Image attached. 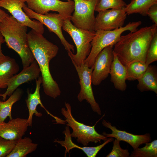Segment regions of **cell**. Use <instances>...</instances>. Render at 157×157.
I'll list each match as a JSON object with an SVG mask.
<instances>
[{
  "label": "cell",
  "instance_id": "cell-1",
  "mask_svg": "<svg viewBox=\"0 0 157 157\" xmlns=\"http://www.w3.org/2000/svg\"><path fill=\"white\" fill-rule=\"evenodd\" d=\"M42 35L32 29L27 33L28 42L40 69L44 91L47 96L55 99L61 92L51 74L49 63L58 54L59 48Z\"/></svg>",
  "mask_w": 157,
  "mask_h": 157
},
{
  "label": "cell",
  "instance_id": "cell-2",
  "mask_svg": "<svg viewBox=\"0 0 157 157\" xmlns=\"http://www.w3.org/2000/svg\"><path fill=\"white\" fill-rule=\"evenodd\" d=\"M156 32L157 25L154 24L121 35L114 45L113 51L121 63L126 66L135 61L145 63L147 50Z\"/></svg>",
  "mask_w": 157,
  "mask_h": 157
},
{
  "label": "cell",
  "instance_id": "cell-3",
  "mask_svg": "<svg viewBox=\"0 0 157 157\" xmlns=\"http://www.w3.org/2000/svg\"><path fill=\"white\" fill-rule=\"evenodd\" d=\"M27 27L23 25L11 15L0 22V32L8 47L19 55L23 68L29 66L35 58L27 40Z\"/></svg>",
  "mask_w": 157,
  "mask_h": 157
},
{
  "label": "cell",
  "instance_id": "cell-4",
  "mask_svg": "<svg viewBox=\"0 0 157 157\" xmlns=\"http://www.w3.org/2000/svg\"><path fill=\"white\" fill-rule=\"evenodd\" d=\"M141 24L142 22L140 21L130 22L125 26L115 29L110 31L99 30L95 31V35L91 42L90 52L84 63L89 67L93 68L95 58L101 50L108 46H114L123 32L127 31L130 32L135 31Z\"/></svg>",
  "mask_w": 157,
  "mask_h": 157
},
{
  "label": "cell",
  "instance_id": "cell-5",
  "mask_svg": "<svg viewBox=\"0 0 157 157\" xmlns=\"http://www.w3.org/2000/svg\"><path fill=\"white\" fill-rule=\"evenodd\" d=\"M62 28L72 38L76 48V54L72 52H68V55L73 64L80 66L84 63L90 52L92 47L91 42L95 35V31L76 27L71 23L70 18L65 19Z\"/></svg>",
  "mask_w": 157,
  "mask_h": 157
},
{
  "label": "cell",
  "instance_id": "cell-6",
  "mask_svg": "<svg viewBox=\"0 0 157 157\" xmlns=\"http://www.w3.org/2000/svg\"><path fill=\"white\" fill-rule=\"evenodd\" d=\"M65 108L61 109V113L65 118L67 126L71 127L72 132L71 133L72 138L76 139L78 143L87 146L90 142L101 143V140L106 141L108 138L103 134H100L96 130L93 126L86 125L77 121L73 116L71 111V106L69 104L65 102Z\"/></svg>",
  "mask_w": 157,
  "mask_h": 157
},
{
  "label": "cell",
  "instance_id": "cell-7",
  "mask_svg": "<svg viewBox=\"0 0 157 157\" xmlns=\"http://www.w3.org/2000/svg\"><path fill=\"white\" fill-rule=\"evenodd\" d=\"M73 0L74 12L70 17L73 25L79 28L94 31L95 22L94 12L99 0Z\"/></svg>",
  "mask_w": 157,
  "mask_h": 157
},
{
  "label": "cell",
  "instance_id": "cell-8",
  "mask_svg": "<svg viewBox=\"0 0 157 157\" xmlns=\"http://www.w3.org/2000/svg\"><path fill=\"white\" fill-rule=\"evenodd\" d=\"M23 8L29 18L38 20L45 25L50 32L56 34L67 52L74 53V46L67 41L62 33V26L65 19L64 17L59 13H48L44 15L39 14L28 8L26 5Z\"/></svg>",
  "mask_w": 157,
  "mask_h": 157
},
{
  "label": "cell",
  "instance_id": "cell-9",
  "mask_svg": "<svg viewBox=\"0 0 157 157\" xmlns=\"http://www.w3.org/2000/svg\"><path fill=\"white\" fill-rule=\"evenodd\" d=\"M77 73L79 79L80 90L77 98L81 102L85 100L90 105L93 111L99 115L101 111L99 104L94 98L92 86V76L93 68H89L83 63L78 66L73 63Z\"/></svg>",
  "mask_w": 157,
  "mask_h": 157
},
{
  "label": "cell",
  "instance_id": "cell-10",
  "mask_svg": "<svg viewBox=\"0 0 157 157\" xmlns=\"http://www.w3.org/2000/svg\"><path fill=\"white\" fill-rule=\"evenodd\" d=\"M27 6L35 12L44 15L51 11L58 12L65 19L70 18L74 9V2L71 0H25Z\"/></svg>",
  "mask_w": 157,
  "mask_h": 157
},
{
  "label": "cell",
  "instance_id": "cell-11",
  "mask_svg": "<svg viewBox=\"0 0 157 157\" xmlns=\"http://www.w3.org/2000/svg\"><path fill=\"white\" fill-rule=\"evenodd\" d=\"M25 0H0V7L3 8L23 25L31 28L37 32L43 35L44 25L38 21L32 20L26 15L23 7L26 4Z\"/></svg>",
  "mask_w": 157,
  "mask_h": 157
},
{
  "label": "cell",
  "instance_id": "cell-12",
  "mask_svg": "<svg viewBox=\"0 0 157 157\" xmlns=\"http://www.w3.org/2000/svg\"><path fill=\"white\" fill-rule=\"evenodd\" d=\"M125 8L111 9L98 12L95 17L94 30H112L123 26L127 15Z\"/></svg>",
  "mask_w": 157,
  "mask_h": 157
},
{
  "label": "cell",
  "instance_id": "cell-13",
  "mask_svg": "<svg viewBox=\"0 0 157 157\" xmlns=\"http://www.w3.org/2000/svg\"><path fill=\"white\" fill-rule=\"evenodd\" d=\"M113 46L104 48L97 56L92 73V83L95 86L101 84L110 74L114 57Z\"/></svg>",
  "mask_w": 157,
  "mask_h": 157
},
{
  "label": "cell",
  "instance_id": "cell-14",
  "mask_svg": "<svg viewBox=\"0 0 157 157\" xmlns=\"http://www.w3.org/2000/svg\"><path fill=\"white\" fill-rule=\"evenodd\" d=\"M40 73L38 65L35 60L29 66L23 68L19 74H15L9 80L6 91L0 94L3 100L5 101L7 96H10L21 84L36 79L39 77Z\"/></svg>",
  "mask_w": 157,
  "mask_h": 157
},
{
  "label": "cell",
  "instance_id": "cell-15",
  "mask_svg": "<svg viewBox=\"0 0 157 157\" xmlns=\"http://www.w3.org/2000/svg\"><path fill=\"white\" fill-rule=\"evenodd\" d=\"M102 124L104 126L109 129L112 131L111 133L109 134L104 132L102 133L103 135L107 138H114L120 141L125 142L131 145L133 149L151 141V135L149 133L141 135L133 134L125 131L118 129L115 126H113L111 123L105 119L102 120Z\"/></svg>",
  "mask_w": 157,
  "mask_h": 157
},
{
  "label": "cell",
  "instance_id": "cell-16",
  "mask_svg": "<svg viewBox=\"0 0 157 157\" xmlns=\"http://www.w3.org/2000/svg\"><path fill=\"white\" fill-rule=\"evenodd\" d=\"M29 126L27 119L13 118L7 123L0 124V137L17 141L25 135Z\"/></svg>",
  "mask_w": 157,
  "mask_h": 157
},
{
  "label": "cell",
  "instance_id": "cell-17",
  "mask_svg": "<svg viewBox=\"0 0 157 157\" xmlns=\"http://www.w3.org/2000/svg\"><path fill=\"white\" fill-rule=\"evenodd\" d=\"M42 83V77L39 76L38 79L36 80V88L34 92L32 93H30L29 91H27V97L26 100V102L29 113L27 122L29 126H32L33 117L34 115L38 117H41L42 115L41 113L38 112L37 110V107L39 105H40V106L45 110L48 114L55 119L54 122H56V124L60 123L62 120L61 118L54 116L50 113L42 104L40 94V86Z\"/></svg>",
  "mask_w": 157,
  "mask_h": 157
},
{
  "label": "cell",
  "instance_id": "cell-18",
  "mask_svg": "<svg viewBox=\"0 0 157 157\" xmlns=\"http://www.w3.org/2000/svg\"><path fill=\"white\" fill-rule=\"evenodd\" d=\"M63 133L65 135L64 140L62 141L58 139H55L53 140V142L58 143L61 146L65 147V157L66 156L67 153L69 154V151L71 150L76 148L82 150L88 157H95L101 149L108 143L113 141L114 140L113 138L109 137L102 144L97 146L81 147L76 145L72 141L69 126H67Z\"/></svg>",
  "mask_w": 157,
  "mask_h": 157
},
{
  "label": "cell",
  "instance_id": "cell-19",
  "mask_svg": "<svg viewBox=\"0 0 157 157\" xmlns=\"http://www.w3.org/2000/svg\"><path fill=\"white\" fill-rule=\"evenodd\" d=\"M126 66L121 63L114 51L113 59L110 74V81L113 84L115 89L122 91L126 90Z\"/></svg>",
  "mask_w": 157,
  "mask_h": 157
},
{
  "label": "cell",
  "instance_id": "cell-20",
  "mask_svg": "<svg viewBox=\"0 0 157 157\" xmlns=\"http://www.w3.org/2000/svg\"><path fill=\"white\" fill-rule=\"evenodd\" d=\"M19 67L15 60L3 53L0 56V88H5L9 80L16 74Z\"/></svg>",
  "mask_w": 157,
  "mask_h": 157
},
{
  "label": "cell",
  "instance_id": "cell-21",
  "mask_svg": "<svg viewBox=\"0 0 157 157\" xmlns=\"http://www.w3.org/2000/svg\"><path fill=\"white\" fill-rule=\"evenodd\" d=\"M137 88L141 92L151 91L157 94L156 66L149 65L143 75L138 79Z\"/></svg>",
  "mask_w": 157,
  "mask_h": 157
},
{
  "label": "cell",
  "instance_id": "cell-22",
  "mask_svg": "<svg viewBox=\"0 0 157 157\" xmlns=\"http://www.w3.org/2000/svg\"><path fill=\"white\" fill-rule=\"evenodd\" d=\"M38 144L33 142L29 137L22 138L18 140L12 151L7 157H25L35 151Z\"/></svg>",
  "mask_w": 157,
  "mask_h": 157
},
{
  "label": "cell",
  "instance_id": "cell-23",
  "mask_svg": "<svg viewBox=\"0 0 157 157\" xmlns=\"http://www.w3.org/2000/svg\"><path fill=\"white\" fill-rule=\"evenodd\" d=\"M23 94L22 90L17 89L6 101H0V124L4 122L8 117L10 119H13L11 110L13 105L20 99Z\"/></svg>",
  "mask_w": 157,
  "mask_h": 157
},
{
  "label": "cell",
  "instance_id": "cell-24",
  "mask_svg": "<svg viewBox=\"0 0 157 157\" xmlns=\"http://www.w3.org/2000/svg\"><path fill=\"white\" fill-rule=\"evenodd\" d=\"M157 4V0H132L125 7L127 15L138 13L145 16L149 8Z\"/></svg>",
  "mask_w": 157,
  "mask_h": 157
},
{
  "label": "cell",
  "instance_id": "cell-25",
  "mask_svg": "<svg viewBox=\"0 0 157 157\" xmlns=\"http://www.w3.org/2000/svg\"><path fill=\"white\" fill-rule=\"evenodd\" d=\"M148 65L145 63L135 61L127 66L126 80L134 81L139 78L146 71Z\"/></svg>",
  "mask_w": 157,
  "mask_h": 157
},
{
  "label": "cell",
  "instance_id": "cell-26",
  "mask_svg": "<svg viewBox=\"0 0 157 157\" xmlns=\"http://www.w3.org/2000/svg\"><path fill=\"white\" fill-rule=\"evenodd\" d=\"M141 148L139 147L133 150L130 157H157V140L145 144Z\"/></svg>",
  "mask_w": 157,
  "mask_h": 157
},
{
  "label": "cell",
  "instance_id": "cell-27",
  "mask_svg": "<svg viewBox=\"0 0 157 157\" xmlns=\"http://www.w3.org/2000/svg\"><path fill=\"white\" fill-rule=\"evenodd\" d=\"M126 5L123 0H99L95 11L99 12L110 9H120L125 8Z\"/></svg>",
  "mask_w": 157,
  "mask_h": 157
},
{
  "label": "cell",
  "instance_id": "cell-28",
  "mask_svg": "<svg viewBox=\"0 0 157 157\" xmlns=\"http://www.w3.org/2000/svg\"><path fill=\"white\" fill-rule=\"evenodd\" d=\"M157 60V32L155 34L147 51L145 63L147 65Z\"/></svg>",
  "mask_w": 157,
  "mask_h": 157
},
{
  "label": "cell",
  "instance_id": "cell-29",
  "mask_svg": "<svg viewBox=\"0 0 157 157\" xmlns=\"http://www.w3.org/2000/svg\"><path fill=\"white\" fill-rule=\"evenodd\" d=\"M120 141L115 139L113 142L111 151L106 157H129L130 153L128 149H122L120 146Z\"/></svg>",
  "mask_w": 157,
  "mask_h": 157
},
{
  "label": "cell",
  "instance_id": "cell-30",
  "mask_svg": "<svg viewBox=\"0 0 157 157\" xmlns=\"http://www.w3.org/2000/svg\"><path fill=\"white\" fill-rule=\"evenodd\" d=\"M16 142L0 137V157H7L13 149Z\"/></svg>",
  "mask_w": 157,
  "mask_h": 157
},
{
  "label": "cell",
  "instance_id": "cell-31",
  "mask_svg": "<svg viewBox=\"0 0 157 157\" xmlns=\"http://www.w3.org/2000/svg\"><path fill=\"white\" fill-rule=\"evenodd\" d=\"M150 19L154 24L157 25V4L151 6L148 10L147 13Z\"/></svg>",
  "mask_w": 157,
  "mask_h": 157
},
{
  "label": "cell",
  "instance_id": "cell-32",
  "mask_svg": "<svg viewBox=\"0 0 157 157\" xmlns=\"http://www.w3.org/2000/svg\"><path fill=\"white\" fill-rule=\"evenodd\" d=\"M9 16L5 11L0 9V22L4 18Z\"/></svg>",
  "mask_w": 157,
  "mask_h": 157
},
{
  "label": "cell",
  "instance_id": "cell-33",
  "mask_svg": "<svg viewBox=\"0 0 157 157\" xmlns=\"http://www.w3.org/2000/svg\"><path fill=\"white\" fill-rule=\"evenodd\" d=\"M4 42L5 41L4 39L0 41V56L3 53L2 52V50L1 49V45L2 44L4 43Z\"/></svg>",
  "mask_w": 157,
  "mask_h": 157
},
{
  "label": "cell",
  "instance_id": "cell-34",
  "mask_svg": "<svg viewBox=\"0 0 157 157\" xmlns=\"http://www.w3.org/2000/svg\"><path fill=\"white\" fill-rule=\"evenodd\" d=\"M3 39H4L3 37L0 32V41Z\"/></svg>",
  "mask_w": 157,
  "mask_h": 157
},
{
  "label": "cell",
  "instance_id": "cell-35",
  "mask_svg": "<svg viewBox=\"0 0 157 157\" xmlns=\"http://www.w3.org/2000/svg\"><path fill=\"white\" fill-rule=\"evenodd\" d=\"M67 1H70L71 0H67Z\"/></svg>",
  "mask_w": 157,
  "mask_h": 157
}]
</instances>
